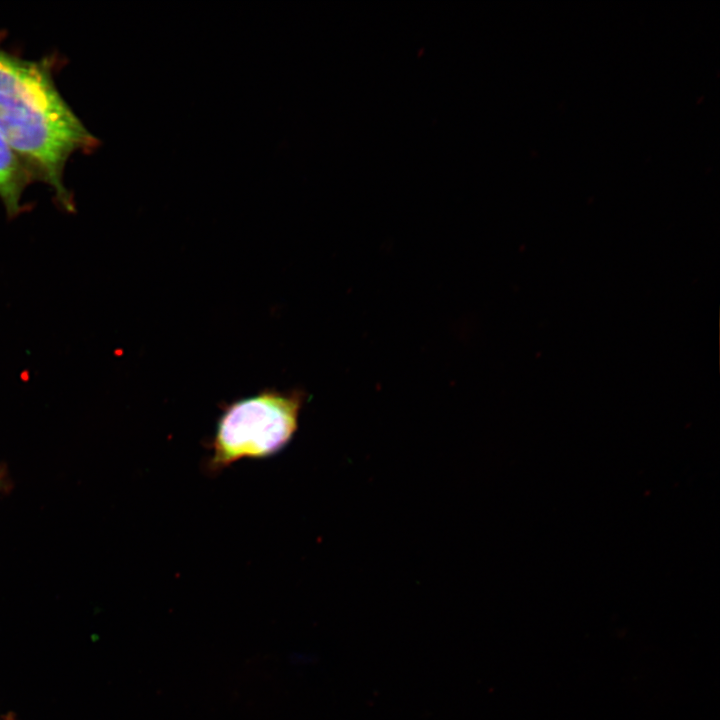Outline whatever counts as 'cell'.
Returning <instances> with one entry per match:
<instances>
[{
    "label": "cell",
    "mask_w": 720,
    "mask_h": 720,
    "mask_svg": "<svg viewBox=\"0 0 720 720\" xmlns=\"http://www.w3.org/2000/svg\"><path fill=\"white\" fill-rule=\"evenodd\" d=\"M32 180L27 167L0 134V200L10 218L23 211L22 195Z\"/></svg>",
    "instance_id": "3957f363"
},
{
    "label": "cell",
    "mask_w": 720,
    "mask_h": 720,
    "mask_svg": "<svg viewBox=\"0 0 720 720\" xmlns=\"http://www.w3.org/2000/svg\"><path fill=\"white\" fill-rule=\"evenodd\" d=\"M304 401L297 389H265L225 405L208 444L206 472L216 475L239 460L278 453L296 433Z\"/></svg>",
    "instance_id": "7a4b0ae2"
},
{
    "label": "cell",
    "mask_w": 720,
    "mask_h": 720,
    "mask_svg": "<svg viewBox=\"0 0 720 720\" xmlns=\"http://www.w3.org/2000/svg\"><path fill=\"white\" fill-rule=\"evenodd\" d=\"M0 134L33 179L49 185L65 211L75 212L64 182L66 165L73 154L93 152L101 141L60 94L50 61L16 55L1 39Z\"/></svg>",
    "instance_id": "6da1fadb"
}]
</instances>
